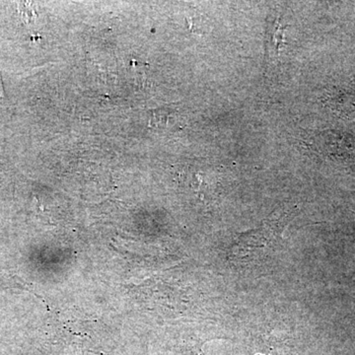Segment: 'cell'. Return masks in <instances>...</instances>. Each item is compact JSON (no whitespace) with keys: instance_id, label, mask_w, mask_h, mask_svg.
Masks as SVG:
<instances>
[{"instance_id":"cell-1","label":"cell","mask_w":355,"mask_h":355,"mask_svg":"<svg viewBox=\"0 0 355 355\" xmlns=\"http://www.w3.org/2000/svg\"><path fill=\"white\" fill-rule=\"evenodd\" d=\"M297 211L293 207L275 210L263 221L261 227L240 236L238 243L233 247V253L244 261L260 260L263 254L268 256L272 251L270 249L277 247V241L282 240V232Z\"/></svg>"},{"instance_id":"cell-2","label":"cell","mask_w":355,"mask_h":355,"mask_svg":"<svg viewBox=\"0 0 355 355\" xmlns=\"http://www.w3.org/2000/svg\"><path fill=\"white\" fill-rule=\"evenodd\" d=\"M318 153L336 160H355V137L338 132H320L315 137Z\"/></svg>"},{"instance_id":"cell-3","label":"cell","mask_w":355,"mask_h":355,"mask_svg":"<svg viewBox=\"0 0 355 355\" xmlns=\"http://www.w3.org/2000/svg\"><path fill=\"white\" fill-rule=\"evenodd\" d=\"M286 26L282 25L277 18L268 21L266 31V55L270 62H277L280 48L284 46Z\"/></svg>"},{"instance_id":"cell-4","label":"cell","mask_w":355,"mask_h":355,"mask_svg":"<svg viewBox=\"0 0 355 355\" xmlns=\"http://www.w3.org/2000/svg\"><path fill=\"white\" fill-rule=\"evenodd\" d=\"M330 108L335 113L340 114L347 120H355V92L354 91H333L327 99Z\"/></svg>"},{"instance_id":"cell-5","label":"cell","mask_w":355,"mask_h":355,"mask_svg":"<svg viewBox=\"0 0 355 355\" xmlns=\"http://www.w3.org/2000/svg\"><path fill=\"white\" fill-rule=\"evenodd\" d=\"M4 97L6 95H4L3 84H2L1 76H0V100L3 99Z\"/></svg>"}]
</instances>
